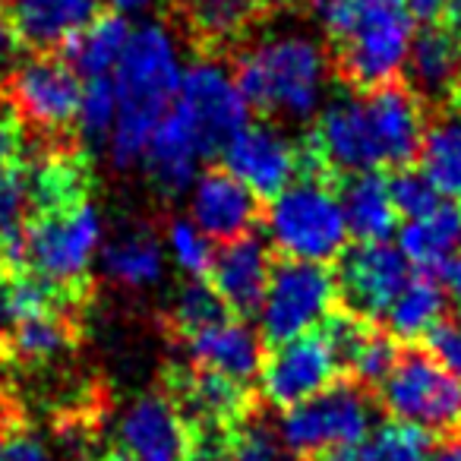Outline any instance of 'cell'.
Instances as JSON below:
<instances>
[{
	"mask_svg": "<svg viewBox=\"0 0 461 461\" xmlns=\"http://www.w3.org/2000/svg\"><path fill=\"white\" fill-rule=\"evenodd\" d=\"M329 39V64L348 92H373L402 79L414 20L404 0H313Z\"/></svg>",
	"mask_w": 461,
	"mask_h": 461,
	"instance_id": "6da1fadb",
	"label": "cell"
},
{
	"mask_svg": "<svg viewBox=\"0 0 461 461\" xmlns=\"http://www.w3.org/2000/svg\"><path fill=\"white\" fill-rule=\"evenodd\" d=\"M111 79L117 89V123L108 155L111 165L127 171L146 155L155 127L177 102L184 70L171 29L165 23H142L133 29Z\"/></svg>",
	"mask_w": 461,
	"mask_h": 461,
	"instance_id": "7a4b0ae2",
	"label": "cell"
},
{
	"mask_svg": "<svg viewBox=\"0 0 461 461\" xmlns=\"http://www.w3.org/2000/svg\"><path fill=\"white\" fill-rule=\"evenodd\" d=\"M329 70V54L303 35L250 41L230 58L240 95L269 121H310L320 111Z\"/></svg>",
	"mask_w": 461,
	"mask_h": 461,
	"instance_id": "3957f363",
	"label": "cell"
},
{
	"mask_svg": "<svg viewBox=\"0 0 461 461\" xmlns=\"http://www.w3.org/2000/svg\"><path fill=\"white\" fill-rule=\"evenodd\" d=\"M83 83L60 54H32L0 79V104L35 146L79 142L77 114Z\"/></svg>",
	"mask_w": 461,
	"mask_h": 461,
	"instance_id": "277c9868",
	"label": "cell"
},
{
	"mask_svg": "<svg viewBox=\"0 0 461 461\" xmlns=\"http://www.w3.org/2000/svg\"><path fill=\"white\" fill-rule=\"evenodd\" d=\"M341 184L297 177L263 212L269 240L282 259L332 266L348 250V221L341 209Z\"/></svg>",
	"mask_w": 461,
	"mask_h": 461,
	"instance_id": "5b68a950",
	"label": "cell"
},
{
	"mask_svg": "<svg viewBox=\"0 0 461 461\" xmlns=\"http://www.w3.org/2000/svg\"><path fill=\"white\" fill-rule=\"evenodd\" d=\"M278 433L301 458H348L373 433L370 392L354 379H339L310 402L285 411Z\"/></svg>",
	"mask_w": 461,
	"mask_h": 461,
	"instance_id": "8992f818",
	"label": "cell"
},
{
	"mask_svg": "<svg viewBox=\"0 0 461 461\" xmlns=\"http://www.w3.org/2000/svg\"><path fill=\"white\" fill-rule=\"evenodd\" d=\"M376 398L395 423L427 436H461V379L436 364L427 351L408 348L398 354Z\"/></svg>",
	"mask_w": 461,
	"mask_h": 461,
	"instance_id": "52a82bcc",
	"label": "cell"
},
{
	"mask_svg": "<svg viewBox=\"0 0 461 461\" xmlns=\"http://www.w3.org/2000/svg\"><path fill=\"white\" fill-rule=\"evenodd\" d=\"M102 244V215L92 203L29 215L26 272L73 294H89V266Z\"/></svg>",
	"mask_w": 461,
	"mask_h": 461,
	"instance_id": "ba28073f",
	"label": "cell"
},
{
	"mask_svg": "<svg viewBox=\"0 0 461 461\" xmlns=\"http://www.w3.org/2000/svg\"><path fill=\"white\" fill-rule=\"evenodd\" d=\"M339 310V278L332 266L278 259L272 266L269 291L259 310V335L278 348L294 341L329 320Z\"/></svg>",
	"mask_w": 461,
	"mask_h": 461,
	"instance_id": "9c48e42d",
	"label": "cell"
},
{
	"mask_svg": "<svg viewBox=\"0 0 461 461\" xmlns=\"http://www.w3.org/2000/svg\"><path fill=\"white\" fill-rule=\"evenodd\" d=\"M174 108L186 114V121L203 136V146L209 158L224 152L234 136L244 127H250V104L240 95L230 67L221 60H203L190 64L180 79V92Z\"/></svg>",
	"mask_w": 461,
	"mask_h": 461,
	"instance_id": "30bf717a",
	"label": "cell"
},
{
	"mask_svg": "<svg viewBox=\"0 0 461 461\" xmlns=\"http://www.w3.org/2000/svg\"><path fill=\"white\" fill-rule=\"evenodd\" d=\"M339 360H335L322 329H316V332H307L266 351L263 370H259V392L269 404L291 411L320 395L332 383H339Z\"/></svg>",
	"mask_w": 461,
	"mask_h": 461,
	"instance_id": "8fae6325",
	"label": "cell"
},
{
	"mask_svg": "<svg viewBox=\"0 0 461 461\" xmlns=\"http://www.w3.org/2000/svg\"><path fill=\"white\" fill-rule=\"evenodd\" d=\"M335 278H339V307L379 322L408 285L411 266L392 244H357L341 253Z\"/></svg>",
	"mask_w": 461,
	"mask_h": 461,
	"instance_id": "7c38bea8",
	"label": "cell"
},
{
	"mask_svg": "<svg viewBox=\"0 0 461 461\" xmlns=\"http://www.w3.org/2000/svg\"><path fill=\"white\" fill-rule=\"evenodd\" d=\"M221 161L259 203H272L301 177V142H291L285 130L269 121L250 123L224 146Z\"/></svg>",
	"mask_w": 461,
	"mask_h": 461,
	"instance_id": "4fadbf2b",
	"label": "cell"
},
{
	"mask_svg": "<svg viewBox=\"0 0 461 461\" xmlns=\"http://www.w3.org/2000/svg\"><path fill=\"white\" fill-rule=\"evenodd\" d=\"M263 0H171V16L203 60L234 58L266 20Z\"/></svg>",
	"mask_w": 461,
	"mask_h": 461,
	"instance_id": "5bb4252c",
	"label": "cell"
},
{
	"mask_svg": "<svg viewBox=\"0 0 461 461\" xmlns=\"http://www.w3.org/2000/svg\"><path fill=\"white\" fill-rule=\"evenodd\" d=\"M190 429L167 392H149L130 402L117 420V458L186 461Z\"/></svg>",
	"mask_w": 461,
	"mask_h": 461,
	"instance_id": "9a60e30c",
	"label": "cell"
},
{
	"mask_svg": "<svg viewBox=\"0 0 461 461\" xmlns=\"http://www.w3.org/2000/svg\"><path fill=\"white\" fill-rule=\"evenodd\" d=\"M370 114L373 140H376L379 165L389 171L411 167L420 155L423 133H427V104L402 83L379 86L373 92H360Z\"/></svg>",
	"mask_w": 461,
	"mask_h": 461,
	"instance_id": "2e32d148",
	"label": "cell"
},
{
	"mask_svg": "<svg viewBox=\"0 0 461 461\" xmlns=\"http://www.w3.org/2000/svg\"><path fill=\"white\" fill-rule=\"evenodd\" d=\"M190 221L209 240L230 244V240L253 234V228L263 221V203L228 167L212 165L193 184Z\"/></svg>",
	"mask_w": 461,
	"mask_h": 461,
	"instance_id": "e0dca14e",
	"label": "cell"
},
{
	"mask_svg": "<svg viewBox=\"0 0 461 461\" xmlns=\"http://www.w3.org/2000/svg\"><path fill=\"white\" fill-rule=\"evenodd\" d=\"M171 402L177 404L186 427H238L247 414L257 411V395L250 385L234 383L221 373L177 366L171 373Z\"/></svg>",
	"mask_w": 461,
	"mask_h": 461,
	"instance_id": "ac0fdd59",
	"label": "cell"
},
{
	"mask_svg": "<svg viewBox=\"0 0 461 461\" xmlns=\"http://www.w3.org/2000/svg\"><path fill=\"white\" fill-rule=\"evenodd\" d=\"M104 0H4L16 45L32 54H60L102 16Z\"/></svg>",
	"mask_w": 461,
	"mask_h": 461,
	"instance_id": "d6986e66",
	"label": "cell"
},
{
	"mask_svg": "<svg viewBox=\"0 0 461 461\" xmlns=\"http://www.w3.org/2000/svg\"><path fill=\"white\" fill-rule=\"evenodd\" d=\"M272 266L276 263H272L269 244L259 240L257 234H247V238L218 247L215 259H212L209 285L230 310V316L247 320L263 310Z\"/></svg>",
	"mask_w": 461,
	"mask_h": 461,
	"instance_id": "ffe728a7",
	"label": "cell"
},
{
	"mask_svg": "<svg viewBox=\"0 0 461 461\" xmlns=\"http://www.w3.org/2000/svg\"><path fill=\"white\" fill-rule=\"evenodd\" d=\"M203 158H209L203 146V136L196 133L180 108H171L155 127L152 140L142 155V167L152 184V190L165 199H177L190 184H196V174Z\"/></svg>",
	"mask_w": 461,
	"mask_h": 461,
	"instance_id": "44dd1931",
	"label": "cell"
},
{
	"mask_svg": "<svg viewBox=\"0 0 461 461\" xmlns=\"http://www.w3.org/2000/svg\"><path fill=\"white\" fill-rule=\"evenodd\" d=\"M186 351V364L199 370L221 373L234 383L250 385L259 376L266 360V341L250 322L230 316L193 339L180 341Z\"/></svg>",
	"mask_w": 461,
	"mask_h": 461,
	"instance_id": "7402d4cb",
	"label": "cell"
},
{
	"mask_svg": "<svg viewBox=\"0 0 461 461\" xmlns=\"http://www.w3.org/2000/svg\"><path fill=\"white\" fill-rule=\"evenodd\" d=\"M402 83L423 104L455 102L461 86V39L448 26H423L411 41Z\"/></svg>",
	"mask_w": 461,
	"mask_h": 461,
	"instance_id": "603a6c76",
	"label": "cell"
},
{
	"mask_svg": "<svg viewBox=\"0 0 461 461\" xmlns=\"http://www.w3.org/2000/svg\"><path fill=\"white\" fill-rule=\"evenodd\" d=\"M79 341V307H58L39 316H26L10 326L0 339L4 360L20 364H48L60 354L73 351Z\"/></svg>",
	"mask_w": 461,
	"mask_h": 461,
	"instance_id": "cb8c5ba5",
	"label": "cell"
},
{
	"mask_svg": "<svg viewBox=\"0 0 461 461\" xmlns=\"http://www.w3.org/2000/svg\"><path fill=\"white\" fill-rule=\"evenodd\" d=\"M398 250L414 266V272H429L448 263L452 257L461 253V205L458 203H442L429 215L404 221L398 230Z\"/></svg>",
	"mask_w": 461,
	"mask_h": 461,
	"instance_id": "d4e9b609",
	"label": "cell"
},
{
	"mask_svg": "<svg viewBox=\"0 0 461 461\" xmlns=\"http://www.w3.org/2000/svg\"><path fill=\"white\" fill-rule=\"evenodd\" d=\"M341 209L348 230L360 244H385L395 230L398 212L389 196V177L383 171L354 174L341 184Z\"/></svg>",
	"mask_w": 461,
	"mask_h": 461,
	"instance_id": "484cf974",
	"label": "cell"
},
{
	"mask_svg": "<svg viewBox=\"0 0 461 461\" xmlns=\"http://www.w3.org/2000/svg\"><path fill=\"white\" fill-rule=\"evenodd\" d=\"M130 35H133V29H130L127 16L111 10V14L98 16L92 26H86L83 32L60 51V58L77 70L79 79L114 77L123 51H127Z\"/></svg>",
	"mask_w": 461,
	"mask_h": 461,
	"instance_id": "4316f807",
	"label": "cell"
},
{
	"mask_svg": "<svg viewBox=\"0 0 461 461\" xmlns=\"http://www.w3.org/2000/svg\"><path fill=\"white\" fill-rule=\"evenodd\" d=\"M102 266L104 276L111 282L123 285V288H149L161 278V269H165V253H161V244L155 238L152 228H123L114 240L102 250Z\"/></svg>",
	"mask_w": 461,
	"mask_h": 461,
	"instance_id": "83f0119b",
	"label": "cell"
},
{
	"mask_svg": "<svg viewBox=\"0 0 461 461\" xmlns=\"http://www.w3.org/2000/svg\"><path fill=\"white\" fill-rule=\"evenodd\" d=\"M446 291L429 272H411L408 285L385 313V332L398 341L427 339V332L446 316Z\"/></svg>",
	"mask_w": 461,
	"mask_h": 461,
	"instance_id": "f1b7e54d",
	"label": "cell"
},
{
	"mask_svg": "<svg viewBox=\"0 0 461 461\" xmlns=\"http://www.w3.org/2000/svg\"><path fill=\"white\" fill-rule=\"evenodd\" d=\"M423 177L442 199H461V114H439L427 123L423 146L417 155Z\"/></svg>",
	"mask_w": 461,
	"mask_h": 461,
	"instance_id": "f546056e",
	"label": "cell"
},
{
	"mask_svg": "<svg viewBox=\"0 0 461 461\" xmlns=\"http://www.w3.org/2000/svg\"><path fill=\"white\" fill-rule=\"evenodd\" d=\"M224 320H230V310L215 294V288L209 282H199V278L180 285L165 310V326L177 341L193 339V335L205 332Z\"/></svg>",
	"mask_w": 461,
	"mask_h": 461,
	"instance_id": "4dcf8cb0",
	"label": "cell"
},
{
	"mask_svg": "<svg viewBox=\"0 0 461 461\" xmlns=\"http://www.w3.org/2000/svg\"><path fill=\"white\" fill-rule=\"evenodd\" d=\"M433 448H429V436L404 423H383L373 427V433L348 455V461H429Z\"/></svg>",
	"mask_w": 461,
	"mask_h": 461,
	"instance_id": "1f68e13d",
	"label": "cell"
},
{
	"mask_svg": "<svg viewBox=\"0 0 461 461\" xmlns=\"http://www.w3.org/2000/svg\"><path fill=\"white\" fill-rule=\"evenodd\" d=\"M117 123V89L114 79H86L83 98H79V114H77V133L79 142L89 146H102L111 140Z\"/></svg>",
	"mask_w": 461,
	"mask_h": 461,
	"instance_id": "d6a6232c",
	"label": "cell"
},
{
	"mask_svg": "<svg viewBox=\"0 0 461 461\" xmlns=\"http://www.w3.org/2000/svg\"><path fill=\"white\" fill-rule=\"evenodd\" d=\"M230 461H294V455L282 442L278 427L253 411L230 427Z\"/></svg>",
	"mask_w": 461,
	"mask_h": 461,
	"instance_id": "836d02e7",
	"label": "cell"
},
{
	"mask_svg": "<svg viewBox=\"0 0 461 461\" xmlns=\"http://www.w3.org/2000/svg\"><path fill=\"white\" fill-rule=\"evenodd\" d=\"M167 247H171V257L180 269L190 278H199L205 282L212 272V259H215V250H212L209 238L186 218H171L167 224Z\"/></svg>",
	"mask_w": 461,
	"mask_h": 461,
	"instance_id": "e575fe53",
	"label": "cell"
},
{
	"mask_svg": "<svg viewBox=\"0 0 461 461\" xmlns=\"http://www.w3.org/2000/svg\"><path fill=\"white\" fill-rule=\"evenodd\" d=\"M389 196L392 205H395L398 215H404L408 221L414 218L429 215L433 209H439L446 199L436 193V186L423 177L420 167H402V171H392L389 174Z\"/></svg>",
	"mask_w": 461,
	"mask_h": 461,
	"instance_id": "d590c367",
	"label": "cell"
},
{
	"mask_svg": "<svg viewBox=\"0 0 461 461\" xmlns=\"http://www.w3.org/2000/svg\"><path fill=\"white\" fill-rule=\"evenodd\" d=\"M423 351L461 379V316H442L423 339Z\"/></svg>",
	"mask_w": 461,
	"mask_h": 461,
	"instance_id": "8d00e7d4",
	"label": "cell"
},
{
	"mask_svg": "<svg viewBox=\"0 0 461 461\" xmlns=\"http://www.w3.org/2000/svg\"><path fill=\"white\" fill-rule=\"evenodd\" d=\"M4 461H54L48 446L26 427H7V442H4Z\"/></svg>",
	"mask_w": 461,
	"mask_h": 461,
	"instance_id": "74e56055",
	"label": "cell"
},
{
	"mask_svg": "<svg viewBox=\"0 0 461 461\" xmlns=\"http://www.w3.org/2000/svg\"><path fill=\"white\" fill-rule=\"evenodd\" d=\"M23 146H26V133H23L20 121L0 104V174L23 165Z\"/></svg>",
	"mask_w": 461,
	"mask_h": 461,
	"instance_id": "f35d334b",
	"label": "cell"
},
{
	"mask_svg": "<svg viewBox=\"0 0 461 461\" xmlns=\"http://www.w3.org/2000/svg\"><path fill=\"white\" fill-rule=\"evenodd\" d=\"M446 4L448 0H404V7H408L411 20L414 26H439L446 20Z\"/></svg>",
	"mask_w": 461,
	"mask_h": 461,
	"instance_id": "ab89813d",
	"label": "cell"
},
{
	"mask_svg": "<svg viewBox=\"0 0 461 461\" xmlns=\"http://www.w3.org/2000/svg\"><path fill=\"white\" fill-rule=\"evenodd\" d=\"M433 276H436V282L442 285V291H446L448 301H455L461 307V253L448 259L442 269H436Z\"/></svg>",
	"mask_w": 461,
	"mask_h": 461,
	"instance_id": "60d3db41",
	"label": "cell"
},
{
	"mask_svg": "<svg viewBox=\"0 0 461 461\" xmlns=\"http://www.w3.org/2000/svg\"><path fill=\"white\" fill-rule=\"evenodd\" d=\"M16 51H20V45H16V35H14V29H10L7 10H4V4H0V67L7 64Z\"/></svg>",
	"mask_w": 461,
	"mask_h": 461,
	"instance_id": "b9f144b4",
	"label": "cell"
},
{
	"mask_svg": "<svg viewBox=\"0 0 461 461\" xmlns=\"http://www.w3.org/2000/svg\"><path fill=\"white\" fill-rule=\"evenodd\" d=\"M14 326V313H10V276L0 272V339Z\"/></svg>",
	"mask_w": 461,
	"mask_h": 461,
	"instance_id": "7bdbcfd3",
	"label": "cell"
},
{
	"mask_svg": "<svg viewBox=\"0 0 461 461\" xmlns=\"http://www.w3.org/2000/svg\"><path fill=\"white\" fill-rule=\"evenodd\" d=\"M429 461H461V436H452L439 448H433V458Z\"/></svg>",
	"mask_w": 461,
	"mask_h": 461,
	"instance_id": "ee69618b",
	"label": "cell"
},
{
	"mask_svg": "<svg viewBox=\"0 0 461 461\" xmlns=\"http://www.w3.org/2000/svg\"><path fill=\"white\" fill-rule=\"evenodd\" d=\"M446 26L461 39V0H448L446 4Z\"/></svg>",
	"mask_w": 461,
	"mask_h": 461,
	"instance_id": "f6af8a7d",
	"label": "cell"
},
{
	"mask_svg": "<svg viewBox=\"0 0 461 461\" xmlns=\"http://www.w3.org/2000/svg\"><path fill=\"white\" fill-rule=\"evenodd\" d=\"M269 10H297L303 4H313V0H263Z\"/></svg>",
	"mask_w": 461,
	"mask_h": 461,
	"instance_id": "bcb514c9",
	"label": "cell"
},
{
	"mask_svg": "<svg viewBox=\"0 0 461 461\" xmlns=\"http://www.w3.org/2000/svg\"><path fill=\"white\" fill-rule=\"evenodd\" d=\"M108 4L117 10V14H127V10H140V7H146L149 0H108Z\"/></svg>",
	"mask_w": 461,
	"mask_h": 461,
	"instance_id": "7dc6e473",
	"label": "cell"
},
{
	"mask_svg": "<svg viewBox=\"0 0 461 461\" xmlns=\"http://www.w3.org/2000/svg\"><path fill=\"white\" fill-rule=\"evenodd\" d=\"M7 427H10V417H7V411L0 408V461H4V442H7Z\"/></svg>",
	"mask_w": 461,
	"mask_h": 461,
	"instance_id": "c3c4849f",
	"label": "cell"
},
{
	"mask_svg": "<svg viewBox=\"0 0 461 461\" xmlns=\"http://www.w3.org/2000/svg\"><path fill=\"white\" fill-rule=\"evenodd\" d=\"M89 461H123V458H117V455H104V458H89Z\"/></svg>",
	"mask_w": 461,
	"mask_h": 461,
	"instance_id": "681fc988",
	"label": "cell"
},
{
	"mask_svg": "<svg viewBox=\"0 0 461 461\" xmlns=\"http://www.w3.org/2000/svg\"><path fill=\"white\" fill-rule=\"evenodd\" d=\"M307 461H348V458H307Z\"/></svg>",
	"mask_w": 461,
	"mask_h": 461,
	"instance_id": "f907efd6",
	"label": "cell"
},
{
	"mask_svg": "<svg viewBox=\"0 0 461 461\" xmlns=\"http://www.w3.org/2000/svg\"><path fill=\"white\" fill-rule=\"evenodd\" d=\"M455 102H458V108H461V86H458V95H455Z\"/></svg>",
	"mask_w": 461,
	"mask_h": 461,
	"instance_id": "816d5d0a",
	"label": "cell"
},
{
	"mask_svg": "<svg viewBox=\"0 0 461 461\" xmlns=\"http://www.w3.org/2000/svg\"><path fill=\"white\" fill-rule=\"evenodd\" d=\"M0 364H4V348H0Z\"/></svg>",
	"mask_w": 461,
	"mask_h": 461,
	"instance_id": "f5cc1de1",
	"label": "cell"
}]
</instances>
